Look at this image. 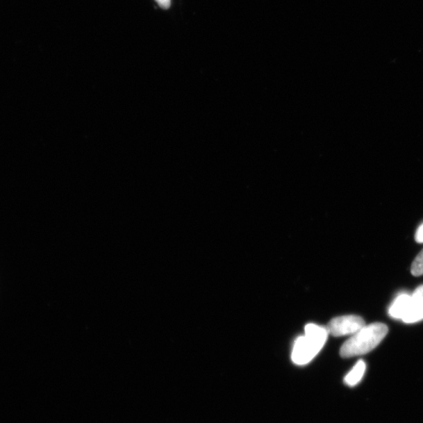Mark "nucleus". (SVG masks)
Here are the masks:
<instances>
[{
  "label": "nucleus",
  "mask_w": 423,
  "mask_h": 423,
  "mask_svg": "<svg viewBox=\"0 0 423 423\" xmlns=\"http://www.w3.org/2000/svg\"><path fill=\"white\" fill-rule=\"evenodd\" d=\"M388 327L383 323L367 324L354 334L340 349L342 358H352L370 353L383 341Z\"/></svg>",
  "instance_id": "obj_1"
},
{
  "label": "nucleus",
  "mask_w": 423,
  "mask_h": 423,
  "mask_svg": "<svg viewBox=\"0 0 423 423\" xmlns=\"http://www.w3.org/2000/svg\"><path fill=\"white\" fill-rule=\"evenodd\" d=\"M329 335L327 327L315 324H306L304 335L299 336L294 343L292 360L297 365L310 363L321 351Z\"/></svg>",
  "instance_id": "obj_2"
},
{
  "label": "nucleus",
  "mask_w": 423,
  "mask_h": 423,
  "mask_svg": "<svg viewBox=\"0 0 423 423\" xmlns=\"http://www.w3.org/2000/svg\"><path fill=\"white\" fill-rule=\"evenodd\" d=\"M365 326L363 317L357 315H346L333 318L327 326L329 333L333 336L340 337L354 335Z\"/></svg>",
  "instance_id": "obj_3"
},
{
  "label": "nucleus",
  "mask_w": 423,
  "mask_h": 423,
  "mask_svg": "<svg viewBox=\"0 0 423 423\" xmlns=\"http://www.w3.org/2000/svg\"><path fill=\"white\" fill-rule=\"evenodd\" d=\"M419 303L413 295L408 294H401L398 296L392 304L389 309V315L395 320L404 322L412 314Z\"/></svg>",
  "instance_id": "obj_4"
},
{
  "label": "nucleus",
  "mask_w": 423,
  "mask_h": 423,
  "mask_svg": "<svg viewBox=\"0 0 423 423\" xmlns=\"http://www.w3.org/2000/svg\"><path fill=\"white\" fill-rule=\"evenodd\" d=\"M366 370L365 361L360 360L345 378V383L348 386L354 388L363 379Z\"/></svg>",
  "instance_id": "obj_5"
},
{
  "label": "nucleus",
  "mask_w": 423,
  "mask_h": 423,
  "mask_svg": "<svg viewBox=\"0 0 423 423\" xmlns=\"http://www.w3.org/2000/svg\"><path fill=\"white\" fill-rule=\"evenodd\" d=\"M412 274L414 276H421L423 274V249L415 257L412 265Z\"/></svg>",
  "instance_id": "obj_6"
},
{
  "label": "nucleus",
  "mask_w": 423,
  "mask_h": 423,
  "mask_svg": "<svg viewBox=\"0 0 423 423\" xmlns=\"http://www.w3.org/2000/svg\"><path fill=\"white\" fill-rule=\"evenodd\" d=\"M413 297L417 300V301L423 305V285L417 288V289L413 293Z\"/></svg>",
  "instance_id": "obj_7"
},
{
  "label": "nucleus",
  "mask_w": 423,
  "mask_h": 423,
  "mask_svg": "<svg viewBox=\"0 0 423 423\" xmlns=\"http://www.w3.org/2000/svg\"><path fill=\"white\" fill-rule=\"evenodd\" d=\"M156 1L158 4L159 7L163 9L167 10L170 7V0H156Z\"/></svg>",
  "instance_id": "obj_8"
},
{
  "label": "nucleus",
  "mask_w": 423,
  "mask_h": 423,
  "mask_svg": "<svg viewBox=\"0 0 423 423\" xmlns=\"http://www.w3.org/2000/svg\"><path fill=\"white\" fill-rule=\"evenodd\" d=\"M415 240L417 242L423 243V224L420 226V229L416 232Z\"/></svg>",
  "instance_id": "obj_9"
}]
</instances>
